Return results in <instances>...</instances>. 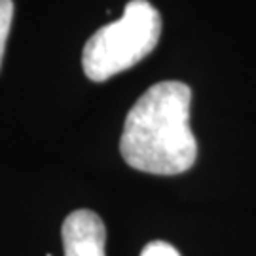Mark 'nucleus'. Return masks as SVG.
I'll return each mask as SVG.
<instances>
[{"instance_id":"nucleus-1","label":"nucleus","mask_w":256,"mask_h":256,"mask_svg":"<svg viewBox=\"0 0 256 256\" xmlns=\"http://www.w3.org/2000/svg\"><path fill=\"white\" fill-rule=\"evenodd\" d=\"M192 90L182 82H160L129 110L120 152L126 164L150 174H180L198 158L190 129Z\"/></svg>"},{"instance_id":"nucleus-2","label":"nucleus","mask_w":256,"mask_h":256,"mask_svg":"<svg viewBox=\"0 0 256 256\" xmlns=\"http://www.w3.org/2000/svg\"><path fill=\"white\" fill-rule=\"evenodd\" d=\"M160 34V12L146 0H131L118 21L99 28L86 42L84 72L93 82H104L152 54Z\"/></svg>"},{"instance_id":"nucleus-3","label":"nucleus","mask_w":256,"mask_h":256,"mask_svg":"<svg viewBox=\"0 0 256 256\" xmlns=\"http://www.w3.org/2000/svg\"><path fill=\"white\" fill-rule=\"evenodd\" d=\"M106 230L101 216L93 210L70 212L63 222L64 256H106Z\"/></svg>"},{"instance_id":"nucleus-4","label":"nucleus","mask_w":256,"mask_h":256,"mask_svg":"<svg viewBox=\"0 0 256 256\" xmlns=\"http://www.w3.org/2000/svg\"><path fill=\"white\" fill-rule=\"evenodd\" d=\"M12 19H14V2L12 0H0V64L6 50V40L12 27Z\"/></svg>"},{"instance_id":"nucleus-5","label":"nucleus","mask_w":256,"mask_h":256,"mask_svg":"<svg viewBox=\"0 0 256 256\" xmlns=\"http://www.w3.org/2000/svg\"><path fill=\"white\" fill-rule=\"evenodd\" d=\"M140 256H180V252L165 241H152L142 248Z\"/></svg>"}]
</instances>
